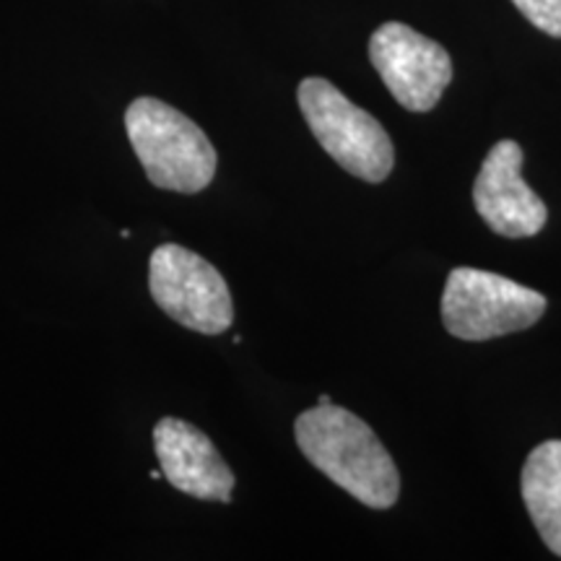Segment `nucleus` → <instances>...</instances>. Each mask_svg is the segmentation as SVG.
Here are the masks:
<instances>
[{"mask_svg": "<svg viewBox=\"0 0 561 561\" xmlns=\"http://www.w3.org/2000/svg\"><path fill=\"white\" fill-rule=\"evenodd\" d=\"M297 102L312 136L343 170L371 185L390 178L396 149L377 117L356 107L331 81L314 76L299 83Z\"/></svg>", "mask_w": 561, "mask_h": 561, "instance_id": "obj_3", "label": "nucleus"}, {"mask_svg": "<svg viewBox=\"0 0 561 561\" xmlns=\"http://www.w3.org/2000/svg\"><path fill=\"white\" fill-rule=\"evenodd\" d=\"M541 291L481 268H455L442 291V322L460 341H489L528 331L543 318Z\"/></svg>", "mask_w": 561, "mask_h": 561, "instance_id": "obj_4", "label": "nucleus"}, {"mask_svg": "<svg viewBox=\"0 0 561 561\" xmlns=\"http://www.w3.org/2000/svg\"><path fill=\"white\" fill-rule=\"evenodd\" d=\"M523 500L543 543L561 557V439L533 447L523 466Z\"/></svg>", "mask_w": 561, "mask_h": 561, "instance_id": "obj_9", "label": "nucleus"}, {"mask_svg": "<svg viewBox=\"0 0 561 561\" xmlns=\"http://www.w3.org/2000/svg\"><path fill=\"white\" fill-rule=\"evenodd\" d=\"M301 455L369 510H390L401 496L396 460L371 426L341 405H314L294 421Z\"/></svg>", "mask_w": 561, "mask_h": 561, "instance_id": "obj_1", "label": "nucleus"}, {"mask_svg": "<svg viewBox=\"0 0 561 561\" xmlns=\"http://www.w3.org/2000/svg\"><path fill=\"white\" fill-rule=\"evenodd\" d=\"M473 206L491 231L507 240L536 237L549 221V210L523 180V149L504 138L491 146L473 185Z\"/></svg>", "mask_w": 561, "mask_h": 561, "instance_id": "obj_7", "label": "nucleus"}, {"mask_svg": "<svg viewBox=\"0 0 561 561\" xmlns=\"http://www.w3.org/2000/svg\"><path fill=\"white\" fill-rule=\"evenodd\" d=\"M536 30L561 39V0H512Z\"/></svg>", "mask_w": 561, "mask_h": 561, "instance_id": "obj_10", "label": "nucleus"}, {"mask_svg": "<svg viewBox=\"0 0 561 561\" xmlns=\"http://www.w3.org/2000/svg\"><path fill=\"white\" fill-rule=\"evenodd\" d=\"M153 450L161 473L182 494L206 502H231L234 473L198 426L182 419H161L153 426Z\"/></svg>", "mask_w": 561, "mask_h": 561, "instance_id": "obj_8", "label": "nucleus"}, {"mask_svg": "<svg viewBox=\"0 0 561 561\" xmlns=\"http://www.w3.org/2000/svg\"><path fill=\"white\" fill-rule=\"evenodd\" d=\"M149 291L157 305L187 331L219 335L234 320L227 280L206 257L182 244H161L149 261Z\"/></svg>", "mask_w": 561, "mask_h": 561, "instance_id": "obj_5", "label": "nucleus"}, {"mask_svg": "<svg viewBox=\"0 0 561 561\" xmlns=\"http://www.w3.org/2000/svg\"><path fill=\"white\" fill-rule=\"evenodd\" d=\"M328 403H333L331 396H320V398H318V405H328Z\"/></svg>", "mask_w": 561, "mask_h": 561, "instance_id": "obj_11", "label": "nucleus"}, {"mask_svg": "<svg viewBox=\"0 0 561 561\" xmlns=\"http://www.w3.org/2000/svg\"><path fill=\"white\" fill-rule=\"evenodd\" d=\"M369 60L396 102L411 112H430L453 81V60L439 42L388 21L369 39Z\"/></svg>", "mask_w": 561, "mask_h": 561, "instance_id": "obj_6", "label": "nucleus"}, {"mask_svg": "<svg viewBox=\"0 0 561 561\" xmlns=\"http://www.w3.org/2000/svg\"><path fill=\"white\" fill-rule=\"evenodd\" d=\"M149 476H151V479H153V481H159V479H161V476H164V473H161V471H151Z\"/></svg>", "mask_w": 561, "mask_h": 561, "instance_id": "obj_12", "label": "nucleus"}, {"mask_svg": "<svg viewBox=\"0 0 561 561\" xmlns=\"http://www.w3.org/2000/svg\"><path fill=\"white\" fill-rule=\"evenodd\" d=\"M125 130L151 185L195 195L214 182L216 149L206 133L172 104L138 96L125 110Z\"/></svg>", "mask_w": 561, "mask_h": 561, "instance_id": "obj_2", "label": "nucleus"}]
</instances>
